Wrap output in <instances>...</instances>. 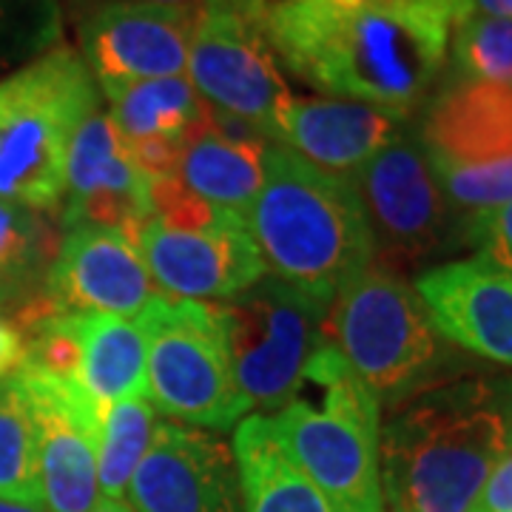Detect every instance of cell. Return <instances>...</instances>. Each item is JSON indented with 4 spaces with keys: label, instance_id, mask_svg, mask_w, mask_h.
<instances>
[{
    "label": "cell",
    "instance_id": "6da1fadb",
    "mask_svg": "<svg viewBox=\"0 0 512 512\" xmlns=\"http://www.w3.org/2000/svg\"><path fill=\"white\" fill-rule=\"evenodd\" d=\"M458 0H265L259 29L274 57L316 92L410 111L447 63Z\"/></svg>",
    "mask_w": 512,
    "mask_h": 512
},
{
    "label": "cell",
    "instance_id": "7a4b0ae2",
    "mask_svg": "<svg viewBox=\"0 0 512 512\" xmlns=\"http://www.w3.org/2000/svg\"><path fill=\"white\" fill-rule=\"evenodd\" d=\"M512 456V376L464 373L390 407L382 419L384 510L473 512Z\"/></svg>",
    "mask_w": 512,
    "mask_h": 512
},
{
    "label": "cell",
    "instance_id": "3957f363",
    "mask_svg": "<svg viewBox=\"0 0 512 512\" xmlns=\"http://www.w3.org/2000/svg\"><path fill=\"white\" fill-rule=\"evenodd\" d=\"M248 228L268 274L325 302L376 259L356 185L279 143L265 146L262 188L248 211Z\"/></svg>",
    "mask_w": 512,
    "mask_h": 512
},
{
    "label": "cell",
    "instance_id": "277c9868",
    "mask_svg": "<svg viewBox=\"0 0 512 512\" xmlns=\"http://www.w3.org/2000/svg\"><path fill=\"white\" fill-rule=\"evenodd\" d=\"M328 336L387 410L464 376V356L430 322L416 288L376 262L336 293Z\"/></svg>",
    "mask_w": 512,
    "mask_h": 512
},
{
    "label": "cell",
    "instance_id": "5b68a950",
    "mask_svg": "<svg viewBox=\"0 0 512 512\" xmlns=\"http://www.w3.org/2000/svg\"><path fill=\"white\" fill-rule=\"evenodd\" d=\"M97 100V80L69 46L0 80V200L35 211L63 202L69 146Z\"/></svg>",
    "mask_w": 512,
    "mask_h": 512
},
{
    "label": "cell",
    "instance_id": "8992f818",
    "mask_svg": "<svg viewBox=\"0 0 512 512\" xmlns=\"http://www.w3.org/2000/svg\"><path fill=\"white\" fill-rule=\"evenodd\" d=\"M137 325L146 333V396L157 413L208 433L237 430L251 416L214 305L163 293L137 316Z\"/></svg>",
    "mask_w": 512,
    "mask_h": 512
},
{
    "label": "cell",
    "instance_id": "52a82bcc",
    "mask_svg": "<svg viewBox=\"0 0 512 512\" xmlns=\"http://www.w3.org/2000/svg\"><path fill=\"white\" fill-rule=\"evenodd\" d=\"M330 305L271 274L214 302L239 393L251 410L268 416L293 402L311 356L328 339Z\"/></svg>",
    "mask_w": 512,
    "mask_h": 512
},
{
    "label": "cell",
    "instance_id": "ba28073f",
    "mask_svg": "<svg viewBox=\"0 0 512 512\" xmlns=\"http://www.w3.org/2000/svg\"><path fill=\"white\" fill-rule=\"evenodd\" d=\"M262 3L211 0L197 9L188 80L211 109L251 123L268 143H276L293 94L259 29Z\"/></svg>",
    "mask_w": 512,
    "mask_h": 512
},
{
    "label": "cell",
    "instance_id": "9c48e42d",
    "mask_svg": "<svg viewBox=\"0 0 512 512\" xmlns=\"http://www.w3.org/2000/svg\"><path fill=\"white\" fill-rule=\"evenodd\" d=\"M373 234L376 265L399 274L464 242V217L447 202L419 140L402 134L353 177Z\"/></svg>",
    "mask_w": 512,
    "mask_h": 512
},
{
    "label": "cell",
    "instance_id": "30bf717a",
    "mask_svg": "<svg viewBox=\"0 0 512 512\" xmlns=\"http://www.w3.org/2000/svg\"><path fill=\"white\" fill-rule=\"evenodd\" d=\"M276 439L330 512H384L382 416H345L293 399L271 416Z\"/></svg>",
    "mask_w": 512,
    "mask_h": 512
},
{
    "label": "cell",
    "instance_id": "8fae6325",
    "mask_svg": "<svg viewBox=\"0 0 512 512\" xmlns=\"http://www.w3.org/2000/svg\"><path fill=\"white\" fill-rule=\"evenodd\" d=\"M37 433V484L46 512H89L100 501L97 436L103 410L80 384L18 370Z\"/></svg>",
    "mask_w": 512,
    "mask_h": 512
},
{
    "label": "cell",
    "instance_id": "7c38bea8",
    "mask_svg": "<svg viewBox=\"0 0 512 512\" xmlns=\"http://www.w3.org/2000/svg\"><path fill=\"white\" fill-rule=\"evenodd\" d=\"M197 9L106 0L80 26L83 63L100 92L137 80L180 77L188 69V49Z\"/></svg>",
    "mask_w": 512,
    "mask_h": 512
},
{
    "label": "cell",
    "instance_id": "4fadbf2b",
    "mask_svg": "<svg viewBox=\"0 0 512 512\" xmlns=\"http://www.w3.org/2000/svg\"><path fill=\"white\" fill-rule=\"evenodd\" d=\"M126 501L137 512H242L231 444L208 430L160 421Z\"/></svg>",
    "mask_w": 512,
    "mask_h": 512
},
{
    "label": "cell",
    "instance_id": "5bb4252c",
    "mask_svg": "<svg viewBox=\"0 0 512 512\" xmlns=\"http://www.w3.org/2000/svg\"><path fill=\"white\" fill-rule=\"evenodd\" d=\"M140 254L160 293L188 302H225L268 274L248 220L239 214H222L205 231H177L151 220Z\"/></svg>",
    "mask_w": 512,
    "mask_h": 512
},
{
    "label": "cell",
    "instance_id": "9a60e30c",
    "mask_svg": "<svg viewBox=\"0 0 512 512\" xmlns=\"http://www.w3.org/2000/svg\"><path fill=\"white\" fill-rule=\"evenodd\" d=\"M66 194L60 228L97 225L120 231L140 245L146 225L154 220L148 177L137 168L106 111H92L74 131L66 160Z\"/></svg>",
    "mask_w": 512,
    "mask_h": 512
},
{
    "label": "cell",
    "instance_id": "2e32d148",
    "mask_svg": "<svg viewBox=\"0 0 512 512\" xmlns=\"http://www.w3.org/2000/svg\"><path fill=\"white\" fill-rule=\"evenodd\" d=\"M60 248L49 274V302L57 313H111L137 319L163 296L140 245L97 225L60 228Z\"/></svg>",
    "mask_w": 512,
    "mask_h": 512
},
{
    "label": "cell",
    "instance_id": "e0dca14e",
    "mask_svg": "<svg viewBox=\"0 0 512 512\" xmlns=\"http://www.w3.org/2000/svg\"><path fill=\"white\" fill-rule=\"evenodd\" d=\"M413 288L453 348L512 367V271L470 256L421 271Z\"/></svg>",
    "mask_w": 512,
    "mask_h": 512
},
{
    "label": "cell",
    "instance_id": "ac0fdd59",
    "mask_svg": "<svg viewBox=\"0 0 512 512\" xmlns=\"http://www.w3.org/2000/svg\"><path fill=\"white\" fill-rule=\"evenodd\" d=\"M410 111L342 97H291L279 120V146L316 168L353 177L384 146L399 140Z\"/></svg>",
    "mask_w": 512,
    "mask_h": 512
},
{
    "label": "cell",
    "instance_id": "d6986e66",
    "mask_svg": "<svg viewBox=\"0 0 512 512\" xmlns=\"http://www.w3.org/2000/svg\"><path fill=\"white\" fill-rule=\"evenodd\" d=\"M419 143L436 165L512 157V86L453 77L424 109Z\"/></svg>",
    "mask_w": 512,
    "mask_h": 512
},
{
    "label": "cell",
    "instance_id": "ffe728a7",
    "mask_svg": "<svg viewBox=\"0 0 512 512\" xmlns=\"http://www.w3.org/2000/svg\"><path fill=\"white\" fill-rule=\"evenodd\" d=\"M63 231L18 202L0 200V319L18 330L57 313L49 302V274Z\"/></svg>",
    "mask_w": 512,
    "mask_h": 512
},
{
    "label": "cell",
    "instance_id": "44dd1931",
    "mask_svg": "<svg viewBox=\"0 0 512 512\" xmlns=\"http://www.w3.org/2000/svg\"><path fill=\"white\" fill-rule=\"evenodd\" d=\"M242 512H330L325 498L276 439L271 416L251 413L234 430Z\"/></svg>",
    "mask_w": 512,
    "mask_h": 512
},
{
    "label": "cell",
    "instance_id": "7402d4cb",
    "mask_svg": "<svg viewBox=\"0 0 512 512\" xmlns=\"http://www.w3.org/2000/svg\"><path fill=\"white\" fill-rule=\"evenodd\" d=\"M80 342L77 384L100 410L109 404L146 396V333L137 319L111 313H74Z\"/></svg>",
    "mask_w": 512,
    "mask_h": 512
},
{
    "label": "cell",
    "instance_id": "603a6c76",
    "mask_svg": "<svg viewBox=\"0 0 512 512\" xmlns=\"http://www.w3.org/2000/svg\"><path fill=\"white\" fill-rule=\"evenodd\" d=\"M265 146L237 143L211 126H202L188 143L177 177L205 202L248 220L256 194L262 188Z\"/></svg>",
    "mask_w": 512,
    "mask_h": 512
},
{
    "label": "cell",
    "instance_id": "cb8c5ba5",
    "mask_svg": "<svg viewBox=\"0 0 512 512\" xmlns=\"http://www.w3.org/2000/svg\"><path fill=\"white\" fill-rule=\"evenodd\" d=\"M103 94L109 100L111 123L126 143L157 137L188 143L202 126H208V103L185 74L137 80Z\"/></svg>",
    "mask_w": 512,
    "mask_h": 512
},
{
    "label": "cell",
    "instance_id": "d4e9b609",
    "mask_svg": "<svg viewBox=\"0 0 512 512\" xmlns=\"http://www.w3.org/2000/svg\"><path fill=\"white\" fill-rule=\"evenodd\" d=\"M157 407L148 396L109 404L97 436V484L100 498L126 501L128 484L143 464L157 433Z\"/></svg>",
    "mask_w": 512,
    "mask_h": 512
},
{
    "label": "cell",
    "instance_id": "484cf974",
    "mask_svg": "<svg viewBox=\"0 0 512 512\" xmlns=\"http://www.w3.org/2000/svg\"><path fill=\"white\" fill-rule=\"evenodd\" d=\"M0 498L37 501V433L18 373L0 379Z\"/></svg>",
    "mask_w": 512,
    "mask_h": 512
},
{
    "label": "cell",
    "instance_id": "4316f807",
    "mask_svg": "<svg viewBox=\"0 0 512 512\" xmlns=\"http://www.w3.org/2000/svg\"><path fill=\"white\" fill-rule=\"evenodd\" d=\"M453 77L512 86V20L467 18L450 37Z\"/></svg>",
    "mask_w": 512,
    "mask_h": 512
},
{
    "label": "cell",
    "instance_id": "83f0119b",
    "mask_svg": "<svg viewBox=\"0 0 512 512\" xmlns=\"http://www.w3.org/2000/svg\"><path fill=\"white\" fill-rule=\"evenodd\" d=\"M436 183L458 214H481L512 202V157L484 165L430 163Z\"/></svg>",
    "mask_w": 512,
    "mask_h": 512
},
{
    "label": "cell",
    "instance_id": "f1b7e54d",
    "mask_svg": "<svg viewBox=\"0 0 512 512\" xmlns=\"http://www.w3.org/2000/svg\"><path fill=\"white\" fill-rule=\"evenodd\" d=\"M57 32V0H0V66L46 55Z\"/></svg>",
    "mask_w": 512,
    "mask_h": 512
},
{
    "label": "cell",
    "instance_id": "f546056e",
    "mask_svg": "<svg viewBox=\"0 0 512 512\" xmlns=\"http://www.w3.org/2000/svg\"><path fill=\"white\" fill-rule=\"evenodd\" d=\"M148 197H151V211L154 220L177 231H205L222 220V211L217 205L205 202L194 191H188L180 177H165V180H151L148 183Z\"/></svg>",
    "mask_w": 512,
    "mask_h": 512
},
{
    "label": "cell",
    "instance_id": "4dcf8cb0",
    "mask_svg": "<svg viewBox=\"0 0 512 512\" xmlns=\"http://www.w3.org/2000/svg\"><path fill=\"white\" fill-rule=\"evenodd\" d=\"M464 242L476 248V256L512 271V202L464 217Z\"/></svg>",
    "mask_w": 512,
    "mask_h": 512
},
{
    "label": "cell",
    "instance_id": "1f68e13d",
    "mask_svg": "<svg viewBox=\"0 0 512 512\" xmlns=\"http://www.w3.org/2000/svg\"><path fill=\"white\" fill-rule=\"evenodd\" d=\"M473 512H512V456H507L487 478Z\"/></svg>",
    "mask_w": 512,
    "mask_h": 512
},
{
    "label": "cell",
    "instance_id": "d6a6232c",
    "mask_svg": "<svg viewBox=\"0 0 512 512\" xmlns=\"http://www.w3.org/2000/svg\"><path fill=\"white\" fill-rule=\"evenodd\" d=\"M26 362V342L9 319H0V379L9 373H18Z\"/></svg>",
    "mask_w": 512,
    "mask_h": 512
},
{
    "label": "cell",
    "instance_id": "836d02e7",
    "mask_svg": "<svg viewBox=\"0 0 512 512\" xmlns=\"http://www.w3.org/2000/svg\"><path fill=\"white\" fill-rule=\"evenodd\" d=\"M467 18H510L512 20V0H458V23Z\"/></svg>",
    "mask_w": 512,
    "mask_h": 512
},
{
    "label": "cell",
    "instance_id": "e575fe53",
    "mask_svg": "<svg viewBox=\"0 0 512 512\" xmlns=\"http://www.w3.org/2000/svg\"><path fill=\"white\" fill-rule=\"evenodd\" d=\"M0 512H46L37 501H15V498H0Z\"/></svg>",
    "mask_w": 512,
    "mask_h": 512
},
{
    "label": "cell",
    "instance_id": "d590c367",
    "mask_svg": "<svg viewBox=\"0 0 512 512\" xmlns=\"http://www.w3.org/2000/svg\"><path fill=\"white\" fill-rule=\"evenodd\" d=\"M89 512H137L128 501H111V498H100Z\"/></svg>",
    "mask_w": 512,
    "mask_h": 512
},
{
    "label": "cell",
    "instance_id": "8d00e7d4",
    "mask_svg": "<svg viewBox=\"0 0 512 512\" xmlns=\"http://www.w3.org/2000/svg\"><path fill=\"white\" fill-rule=\"evenodd\" d=\"M131 3H157V6H185V9H200L211 0H131Z\"/></svg>",
    "mask_w": 512,
    "mask_h": 512
},
{
    "label": "cell",
    "instance_id": "74e56055",
    "mask_svg": "<svg viewBox=\"0 0 512 512\" xmlns=\"http://www.w3.org/2000/svg\"><path fill=\"white\" fill-rule=\"evenodd\" d=\"M330 6H339V9H362V6H370L376 0H328Z\"/></svg>",
    "mask_w": 512,
    "mask_h": 512
}]
</instances>
